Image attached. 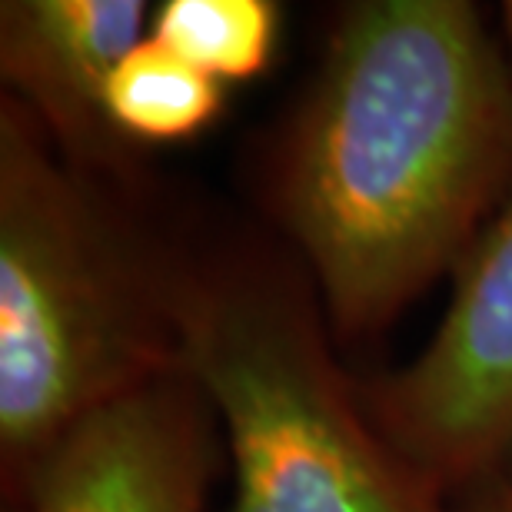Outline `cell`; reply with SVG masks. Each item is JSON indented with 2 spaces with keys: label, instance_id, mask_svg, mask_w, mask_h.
<instances>
[{
  "label": "cell",
  "instance_id": "cell-4",
  "mask_svg": "<svg viewBox=\"0 0 512 512\" xmlns=\"http://www.w3.org/2000/svg\"><path fill=\"white\" fill-rule=\"evenodd\" d=\"M376 429L433 483L503 463L512 443V200L459 260L423 356L373 393Z\"/></svg>",
  "mask_w": 512,
  "mask_h": 512
},
{
  "label": "cell",
  "instance_id": "cell-8",
  "mask_svg": "<svg viewBox=\"0 0 512 512\" xmlns=\"http://www.w3.org/2000/svg\"><path fill=\"white\" fill-rule=\"evenodd\" d=\"M280 10L270 0H167L150 37L220 80H253L273 57Z\"/></svg>",
  "mask_w": 512,
  "mask_h": 512
},
{
  "label": "cell",
  "instance_id": "cell-10",
  "mask_svg": "<svg viewBox=\"0 0 512 512\" xmlns=\"http://www.w3.org/2000/svg\"><path fill=\"white\" fill-rule=\"evenodd\" d=\"M503 24H506V37H509V47H512V0L503 7Z\"/></svg>",
  "mask_w": 512,
  "mask_h": 512
},
{
  "label": "cell",
  "instance_id": "cell-9",
  "mask_svg": "<svg viewBox=\"0 0 512 512\" xmlns=\"http://www.w3.org/2000/svg\"><path fill=\"white\" fill-rule=\"evenodd\" d=\"M476 512H512V486H499Z\"/></svg>",
  "mask_w": 512,
  "mask_h": 512
},
{
  "label": "cell",
  "instance_id": "cell-6",
  "mask_svg": "<svg viewBox=\"0 0 512 512\" xmlns=\"http://www.w3.org/2000/svg\"><path fill=\"white\" fill-rule=\"evenodd\" d=\"M153 24L143 0H14L0 7V70L17 104L94 160L114 147L107 84Z\"/></svg>",
  "mask_w": 512,
  "mask_h": 512
},
{
  "label": "cell",
  "instance_id": "cell-2",
  "mask_svg": "<svg viewBox=\"0 0 512 512\" xmlns=\"http://www.w3.org/2000/svg\"><path fill=\"white\" fill-rule=\"evenodd\" d=\"M180 373L160 296L17 100L0 117V446L27 476L117 399Z\"/></svg>",
  "mask_w": 512,
  "mask_h": 512
},
{
  "label": "cell",
  "instance_id": "cell-1",
  "mask_svg": "<svg viewBox=\"0 0 512 512\" xmlns=\"http://www.w3.org/2000/svg\"><path fill=\"white\" fill-rule=\"evenodd\" d=\"M512 177V70L463 0L343 14L280 207L340 330L370 333L449 263Z\"/></svg>",
  "mask_w": 512,
  "mask_h": 512
},
{
  "label": "cell",
  "instance_id": "cell-7",
  "mask_svg": "<svg viewBox=\"0 0 512 512\" xmlns=\"http://www.w3.org/2000/svg\"><path fill=\"white\" fill-rule=\"evenodd\" d=\"M223 84L143 37L107 84V120L124 143L190 140L220 114Z\"/></svg>",
  "mask_w": 512,
  "mask_h": 512
},
{
  "label": "cell",
  "instance_id": "cell-5",
  "mask_svg": "<svg viewBox=\"0 0 512 512\" xmlns=\"http://www.w3.org/2000/svg\"><path fill=\"white\" fill-rule=\"evenodd\" d=\"M183 373L97 409L24 476L27 512H200L210 433Z\"/></svg>",
  "mask_w": 512,
  "mask_h": 512
},
{
  "label": "cell",
  "instance_id": "cell-11",
  "mask_svg": "<svg viewBox=\"0 0 512 512\" xmlns=\"http://www.w3.org/2000/svg\"><path fill=\"white\" fill-rule=\"evenodd\" d=\"M503 466H506V486H512V443H509V449H506Z\"/></svg>",
  "mask_w": 512,
  "mask_h": 512
},
{
  "label": "cell",
  "instance_id": "cell-3",
  "mask_svg": "<svg viewBox=\"0 0 512 512\" xmlns=\"http://www.w3.org/2000/svg\"><path fill=\"white\" fill-rule=\"evenodd\" d=\"M180 373L227 423L230 512H443L423 476L356 406L310 310L276 280L173 290Z\"/></svg>",
  "mask_w": 512,
  "mask_h": 512
}]
</instances>
